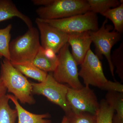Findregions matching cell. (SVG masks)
Listing matches in <instances>:
<instances>
[{
	"mask_svg": "<svg viewBox=\"0 0 123 123\" xmlns=\"http://www.w3.org/2000/svg\"><path fill=\"white\" fill-rule=\"evenodd\" d=\"M0 76L7 91L12 93L21 103H35L31 83L14 67L10 61L5 58L1 63Z\"/></svg>",
	"mask_w": 123,
	"mask_h": 123,
	"instance_id": "6da1fadb",
	"label": "cell"
},
{
	"mask_svg": "<svg viewBox=\"0 0 123 123\" xmlns=\"http://www.w3.org/2000/svg\"><path fill=\"white\" fill-rule=\"evenodd\" d=\"M40 46L39 32L33 26L23 35L10 42L9 52L11 63H31Z\"/></svg>",
	"mask_w": 123,
	"mask_h": 123,
	"instance_id": "7a4b0ae2",
	"label": "cell"
},
{
	"mask_svg": "<svg viewBox=\"0 0 123 123\" xmlns=\"http://www.w3.org/2000/svg\"><path fill=\"white\" fill-rule=\"evenodd\" d=\"M90 11L87 0H53L50 4L36 10L39 18L42 20L62 19Z\"/></svg>",
	"mask_w": 123,
	"mask_h": 123,
	"instance_id": "3957f363",
	"label": "cell"
},
{
	"mask_svg": "<svg viewBox=\"0 0 123 123\" xmlns=\"http://www.w3.org/2000/svg\"><path fill=\"white\" fill-rule=\"evenodd\" d=\"M57 64L52 74L56 80L66 84L70 88L79 89L83 87L79 78L77 64L69 50V45L66 43L57 55Z\"/></svg>",
	"mask_w": 123,
	"mask_h": 123,
	"instance_id": "277c9868",
	"label": "cell"
},
{
	"mask_svg": "<svg viewBox=\"0 0 123 123\" xmlns=\"http://www.w3.org/2000/svg\"><path fill=\"white\" fill-rule=\"evenodd\" d=\"M107 19L106 18L98 30L90 31V35L95 47V54L99 59H102L103 55L106 57L111 74L114 79L115 68L111 61V52L112 47L121 40V36L115 31H111L113 27L107 24Z\"/></svg>",
	"mask_w": 123,
	"mask_h": 123,
	"instance_id": "5b68a950",
	"label": "cell"
},
{
	"mask_svg": "<svg viewBox=\"0 0 123 123\" xmlns=\"http://www.w3.org/2000/svg\"><path fill=\"white\" fill-rule=\"evenodd\" d=\"M31 84L33 93L43 95L49 101L59 106L65 112L66 116L72 112L66 99L69 86L56 80L51 73L48 74L44 81Z\"/></svg>",
	"mask_w": 123,
	"mask_h": 123,
	"instance_id": "8992f818",
	"label": "cell"
},
{
	"mask_svg": "<svg viewBox=\"0 0 123 123\" xmlns=\"http://www.w3.org/2000/svg\"><path fill=\"white\" fill-rule=\"evenodd\" d=\"M40 19L68 34L95 31L99 29L98 16L97 14L90 11L82 14L62 19L51 20Z\"/></svg>",
	"mask_w": 123,
	"mask_h": 123,
	"instance_id": "52a82bcc",
	"label": "cell"
},
{
	"mask_svg": "<svg viewBox=\"0 0 123 123\" xmlns=\"http://www.w3.org/2000/svg\"><path fill=\"white\" fill-rule=\"evenodd\" d=\"M66 99L74 113L88 112L95 115L99 107L96 95L89 86H83L79 89L69 87Z\"/></svg>",
	"mask_w": 123,
	"mask_h": 123,
	"instance_id": "ba28073f",
	"label": "cell"
},
{
	"mask_svg": "<svg viewBox=\"0 0 123 123\" xmlns=\"http://www.w3.org/2000/svg\"><path fill=\"white\" fill-rule=\"evenodd\" d=\"M79 76L83 79L85 86H93L101 89L108 81L100 59L91 49L80 65Z\"/></svg>",
	"mask_w": 123,
	"mask_h": 123,
	"instance_id": "9c48e42d",
	"label": "cell"
},
{
	"mask_svg": "<svg viewBox=\"0 0 123 123\" xmlns=\"http://www.w3.org/2000/svg\"><path fill=\"white\" fill-rule=\"evenodd\" d=\"M40 34L41 46L44 49H51L56 53L68 42V34L44 22L38 18L36 19Z\"/></svg>",
	"mask_w": 123,
	"mask_h": 123,
	"instance_id": "30bf717a",
	"label": "cell"
},
{
	"mask_svg": "<svg viewBox=\"0 0 123 123\" xmlns=\"http://www.w3.org/2000/svg\"><path fill=\"white\" fill-rule=\"evenodd\" d=\"M90 31L68 34V42L72 48V55L78 65H80L90 49L92 43Z\"/></svg>",
	"mask_w": 123,
	"mask_h": 123,
	"instance_id": "8fae6325",
	"label": "cell"
},
{
	"mask_svg": "<svg viewBox=\"0 0 123 123\" xmlns=\"http://www.w3.org/2000/svg\"><path fill=\"white\" fill-rule=\"evenodd\" d=\"M9 99L15 106L18 118V123H51V121L47 119L50 118L48 114H36L25 110L20 105L18 101L12 95L7 94Z\"/></svg>",
	"mask_w": 123,
	"mask_h": 123,
	"instance_id": "7c38bea8",
	"label": "cell"
},
{
	"mask_svg": "<svg viewBox=\"0 0 123 123\" xmlns=\"http://www.w3.org/2000/svg\"><path fill=\"white\" fill-rule=\"evenodd\" d=\"M14 17L19 18L23 21L29 29L33 27L31 19L19 11L12 1L9 0H0V22Z\"/></svg>",
	"mask_w": 123,
	"mask_h": 123,
	"instance_id": "4fadbf2b",
	"label": "cell"
},
{
	"mask_svg": "<svg viewBox=\"0 0 123 123\" xmlns=\"http://www.w3.org/2000/svg\"><path fill=\"white\" fill-rule=\"evenodd\" d=\"M106 101L116 111L112 123H123V94L117 92H108Z\"/></svg>",
	"mask_w": 123,
	"mask_h": 123,
	"instance_id": "5bb4252c",
	"label": "cell"
},
{
	"mask_svg": "<svg viewBox=\"0 0 123 123\" xmlns=\"http://www.w3.org/2000/svg\"><path fill=\"white\" fill-rule=\"evenodd\" d=\"M11 64L22 74L37 80L39 82L44 81L48 74L47 73L40 70L32 63Z\"/></svg>",
	"mask_w": 123,
	"mask_h": 123,
	"instance_id": "9a60e30c",
	"label": "cell"
},
{
	"mask_svg": "<svg viewBox=\"0 0 123 123\" xmlns=\"http://www.w3.org/2000/svg\"><path fill=\"white\" fill-rule=\"evenodd\" d=\"M44 49L40 46L31 63L40 70L46 72H53L57 66V59H49L44 54Z\"/></svg>",
	"mask_w": 123,
	"mask_h": 123,
	"instance_id": "2e32d148",
	"label": "cell"
},
{
	"mask_svg": "<svg viewBox=\"0 0 123 123\" xmlns=\"http://www.w3.org/2000/svg\"><path fill=\"white\" fill-rule=\"evenodd\" d=\"M9 100L7 94L0 98V123H15L17 112L10 107Z\"/></svg>",
	"mask_w": 123,
	"mask_h": 123,
	"instance_id": "e0dca14e",
	"label": "cell"
},
{
	"mask_svg": "<svg viewBox=\"0 0 123 123\" xmlns=\"http://www.w3.org/2000/svg\"><path fill=\"white\" fill-rule=\"evenodd\" d=\"M112 22L114 31L121 34L123 31V2L118 7L110 9L102 14Z\"/></svg>",
	"mask_w": 123,
	"mask_h": 123,
	"instance_id": "ac0fdd59",
	"label": "cell"
},
{
	"mask_svg": "<svg viewBox=\"0 0 123 123\" xmlns=\"http://www.w3.org/2000/svg\"><path fill=\"white\" fill-rule=\"evenodd\" d=\"M90 7V11L101 15L110 9L118 7L123 0H87Z\"/></svg>",
	"mask_w": 123,
	"mask_h": 123,
	"instance_id": "d6986e66",
	"label": "cell"
},
{
	"mask_svg": "<svg viewBox=\"0 0 123 123\" xmlns=\"http://www.w3.org/2000/svg\"><path fill=\"white\" fill-rule=\"evenodd\" d=\"M115 111L105 99L101 100L95 114L96 123H112Z\"/></svg>",
	"mask_w": 123,
	"mask_h": 123,
	"instance_id": "ffe728a7",
	"label": "cell"
},
{
	"mask_svg": "<svg viewBox=\"0 0 123 123\" xmlns=\"http://www.w3.org/2000/svg\"><path fill=\"white\" fill-rule=\"evenodd\" d=\"M12 28V25L10 24L5 28L0 29V59L4 57L10 61L9 44Z\"/></svg>",
	"mask_w": 123,
	"mask_h": 123,
	"instance_id": "44dd1931",
	"label": "cell"
},
{
	"mask_svg": "<svg viewBox=\"0 0 123 123\" xmlns=\"http://www.w3.org/2000/svg\"><path fill=\"white\" fill-rule=\"evenodd\" d=\"M111 60L114 67H116V72L121 80H123V43L118 48L113 51L111 55Z\"/></svg>",
	"mask_w": 123,
	"mask_h": 123,
	"instance_id": "7402d4cb",
	"label": "cell"
},
{
	"mask_svg": "<svg viewBox=\"0 0 123 123\" xmlns=\"http://www.w3.org/2000/svg\"><path fill=\"white\" fill-rule=\"evenodd\" d=\"M66 116L69 123H96L95 115L88 112L74 113L72 111Z\"/></svg>",
	"mask_w": 123,
	"mask_h": 123,
	"instance_id": "603a6c76",
	"label": "cell"
},
{
	"mask_svg": "<svg viewBox=\"0 0 123 123\" xmlns=\"http://www.w3.org/2000/svg\"><path fill=\"white\" fill-rule=\"evenodd\" d=\"M101 89L107 91L108 92L123 93V85L118 82L108 80Z\"/></svg>",
	"mask_w": 123,
	"mask_h": 123,
	"instance_id": "cb8c5ba5",
	"label": "cell"
},
{
	"mask_svg": "<svg viewBox=\"0 0 123 123\" xmlns=\"http://www.w3.org/2000/svg\"><path fill=\"white\" fill-rule=\"evenodd\" d=\"M44 54L46 57L49 59L55 60L57 59V55L55 51L51 49H44Z\"/></svg>",
	"mask_w": 123,
	"mask_h": 123,
	"instance_id": "d4e9b609",
	"label": "cell"
},
{
	"mask_svg": "<svg viewBox=\"0 0 123 123\" xmlns=\"http://www.w3.org/2000/svg\"><path fill=\"white\" fill-rule=\"evenodd\" d=\"M53 0H32L33 4L36 5L46 6L50 4Z\"/></svg>",
	"mask_w": 123,
	"mask_h": 123,
	"instance_id": "484cf974",
	"label": "cell"
},
{
	"mask_svg": "<svg viewBox=\"0 0 123 123\" xmlns=\"http://www.w3.org/2000/svg\"><path fill=\"white\" fill-rule=\"evenodd\" d=\"M7 89L0 76V98L6 94Z\"/></svg>",
	"mask_w": 123,
	"mask_h": 123,
	"instance_id": "4316f807",
	"label": "cell"
},
{
	"mask_svg": "<svg viewBox=\"0 0 123 123\" xmlns=\"http://www.w3.org/2000/svg\"><path fill=\"white\" fill-rule=\"evenodd\" d=\"M61 123H69L68 119L66 116L63 117Z\"/></svg>",
	"mask_w": 123,
	"mask_h": 123,
	"instance_id": "83f0119b",
	"label": "cell"
}]
</instances>
